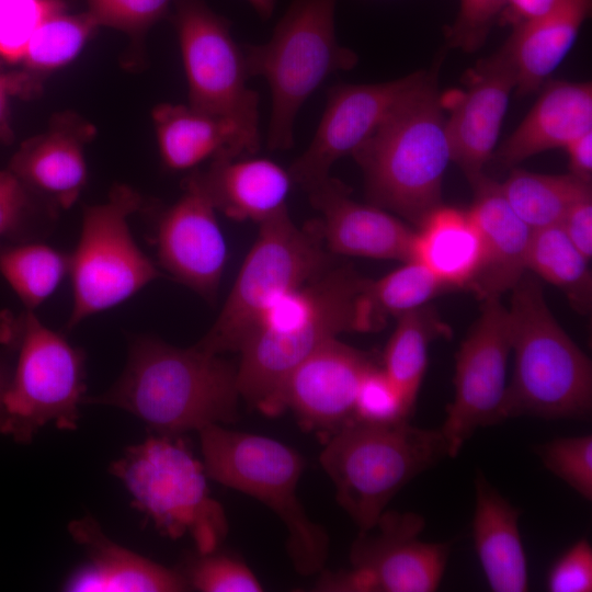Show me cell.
<instances>
[{
    "label": "cell",
    "mask_w": 592,
    "mask_h": 592,
    "mask_svg": "<svg viewBox=\"0 0 592 592\" xmlns=\"http://www.w3.org/2000/svg\"><path fill=\"white\" fill-rule=\"evenodd\" d=\"M369 284L351 265L333 264L287 296L288 314L269 311L238 351L240 398L265 415H277L287 378L314 351L344 332L380 330L387 317Z\"/></svg>",
    "instance_id": "obj_1"
},
{
    "label": "cell",
    "mask_w": 592,
    "mask_h": 592,
    "mask_svg": "<svg viewBox=\"0 0 592 592\" xmlns=\"http://www.w3.org/2000/svg\"><path fill=\"white\" fill-rule=\"evenodd\" d=\"M239 398L237 366L220 354L137 337L118 380L83 402L123 409L156 434L180 436L236 422Z\"/></svg>",
    "instance_id": "obj_2"
},
{
    "label": "cell",
    "mask_w": 592,
    "mask_h": 592,
    "mask_svg": "<svg viewBox=\"0 0 592 592\" xmlns=\"http://www.w3.org/2000/svg\"><path fill=\"white\" fill-rule=\"evenodd\" d=\"M436 73L422 81L352 156L371 204L418 226L442 204L452 162Z\"/></svg>",
    "instance_id": "obj_3"
},
{
    "label": "cell",
    "mask_w": 592,
    "mask_h": 592,
    "mask_svg": "<svg viewBox=\"0 0 592 592\" xmlns=\"http://www.w3.org/2000/svg\"><path fill=\"white\" fill-rule=\"evenodd\" d=\"M508 308L514 366L501 422L530 415L585 417L592 407V366L551 314L540 281L527 271Z\"/></svg>",
    "instance_id": "obj_4"
},
{
    "label": "cell",
    "mask_w": 592,
    "mask_h": 592,
    "mask_svg": "<svg viewBox=\"0 0 592 592\" xmlns=\"http://www.w3.org/2000/svg\"><path fill=\"white\" fill-rule=\"evenodd\" d=\"M445 457L448 446L440 429L418 428L408 420L389 424L354 420L326 437L319 462L338 504L364 532L408 482Z\"/></svg>",
    "instance_id": "obj_5"
},
{
    "label": "cell",
    "mask_w": 592,
    "mask_h": 592,
    "mask_svg": "<svg viewBox=\"0 0 592 592\" xmlns=\"http://www.w3.org/2000/svg\"><path fill=\"white\" fill-rule=\"evenodd\" d=\"M203 465L208 478L252 497L283 523L286 550L296 572L308 577L323 570L330 538L310 520L297 497L303 456L267 437L212 424L198 431Z\"/></svg>",
    "instance_id": "obj_6"
},
{
    "label": "cell",
    "mask_w": 592,
    "mask_h": 592,
    "mask_svg": "<svg viewBox=\"0 0 592 592\" xmlns=\"http://www.w3.org/2000/svg\"><path fill=\"white\" fill-rule=\"evenodd\" d=\"M338 0H292L270 41L244 45L248 77H262L271 92L266 145L286 150L294 144L298 112L331 75L355 66L357 56L338 43Z\"/></svg>",
    "instance_id": "obj_7"
},
{
    "label": "cell",
    "mask_w": 592,
    "mask_h": 592,
    "mask_svg": "<svg viewBox=\"0 0 592 592\" xmlns=\"http://www.w3.org/2000/svg\"><path fill=\"white\" fill-rule=\"evenodd\" d=\"M326 249L318 224L299 228L286 206L260 223L219 316L195 345L220 355L238 352L275 304L334 264Z\"/></svg>",
    "instance_id": "obj_8"
},
{
    "label": "cell",
    "mask_w": 592,
    "mask_h": 592,
    "mask_svg": "<svg viewBox=\"0 0 592 592\" xmlns=\"http://www.w3.org/2000/svg\"><path fill=\"white\" fill-rule=\"evenodd\" d=\"M0 333L16 352L0 405V434L24 444L48 423L76 430L87 390L84 352L43 325L33 310L5 321Z\"/></svg>",
    "instance_id": "obj_9"
},
{
    "label": "cell",
    "mask_w": 592,
    "mask_h": 592,
    "mask_svg": "<svg viewBox=\"0 0 592 592\" xmlns=\"http://www.w3.org/2000/svg\"><path fill=\"white\" fill-rule=\"evenodd\" d=\"M110 473L162 535L189 536L201 554L218 549L225 540V510L209 493L204 465L179 436L157 434L128 446Z\"/></svg>",
    "instance_id": "obj_10"
},
{
    "label": "cell",
    "mask_w": 592,
    "mask_h": 592,
    "mask_svg": "<svg viewBox=\"0 0 592 592\" xmlns=\"http://www.w3.org/2000/svg\"><path fill=\"white\" fill-rule=\"evenodd\" d=\"M140 206L136 191L116 185L106 202L84 208L80 238L69 254L73 305L68 329L121 304L161 276L129 229L128 218Z\"/></svg>",
    "instance_id": "obj_11"
},
{
    "label": "cell",
    "mask_w": 592,
    "mask_h": 592,
    "mask_svg": "<svg viewBox=\"0 0 592 592\" xmlns=\"http://www.w3.org/2000/svg\"><path fill=\"white\" fill-rule=\"evenodd\" d=\"M173 24L187 84L189 105L234 124L250 152L261 145L259 93L249 79L230 22L203 0H175Z\"/></svg>",
    "instance_id": "obj_12"
},
{
    "label": "cell",
    "mask_w": 592,
    "mask_h": 592,
    "mask_svg": "<svg viewBox=\"0 0 592 592\" xmlns=\"http://www.w3.org/2000/svg\"><path fill=\"white\" fill-rule=\"evenodd\" d=\"M423 516L385 511L368 531L358 532L350 548V568L320 571L316 588L328 592H433L449 556L446 543L420 538Z\"/></svg>",
    "instance_id": "obj_13"
},
{
    "label": "cell",
    "mask_w": 592,
    "mask_h": 592,
    "mask_svg": "<svg viewBox=\"0 0 592 592\" xmlns=\"http://www.w3.org/2000/svg\"><path fill=\"white\" fill-rule=\"evenodd\" d=\"M480 315L456 354L454 396L440 428L456 457L480 428L501 422L511 353L509 311L500 297L482 300Z\"/></svg>",
    "instance_id": "obj_14"
},
{
    "label": "cell",
    "mask_w": 592,
    "mask_h": 592,
    "mask_svg": "<svg viewBox=\"0 0 592 592\" xmlns=\"http://www.w3.org/2000/svg\"><path fill=\"white\" fill-rule=\"evenodd\" d=\"M426 71L377 83H342L328 90L327 104L308 148L292 163L293 183L306 191L330 175L340 158L353 155L422 81Z\"/></svg>",
    "instance_id": "obj_15"
},
{
    "label": "cell",
    "mask_w": 592,
    "mask_h": 592,
    "mask_svg": "<svg viewBox=\"0 0 592 592\" xmlns=\"http://www.w3.org/2000/svg\"><path fill=\"white\" fill-rule=\"evenodd\" d=\"M375 364L368 353L338 338L327 341L287 378L280 399L281 413L291 410L305 430L329 436L355 420L360 383Z\"/></svg>",
    "instance_id": "obj_16"
},
{
    "label": "cell",
    "mask_w": 592,
    "mask_h": 592,
    "mask_svg": "<svg viewBox=\"0 0 592 592\" xmlns=\"http://www.w3.org/2000/svg\"><path fill=\"white\" fill-rule=\"evenodd\" d=\"M159 263L173 278L212 299L227 261L216 209L191 174L181 197L161 215L156 234Z\"/></svg>",
    "instance_id": "obj_17"
},
{
    "label": "cell",
    "mask_w": 592,
    "mask_h": 592,
    "mask_svg": "<svg viewBox=\"0 0 592 592\" xmlns=\"http://www.w3.org/2000/svg\"><path fill=\"white\" fill-rule=\"evenodd\" d=\"M513 90V69L499 50L476 66L467 89L452 106L446 118L452 161L470 183L483 175L494 153Z\"/></svg>",
    "instance_id": "obj_18"
},
{
    "label": "cell",
    "mask_w": 592,
    "mask_h": 592,
    "mask_svg": "<svg viewBox=\"0 0 592 592\" xmlns=\"http://www.w3.org/2000/svg\"><path fill=\"white\" fill-rule=\"evenodd\" d=\"M307 192L321 215L318 227L332 254L411 260L414 229L388 210L354 201L350 189L331 175Z\"/></svg>",
    "instance_id": "obj_19"
},
{
    "label": "cell",
    "mask_w": 592,
    "mask_h": 592,
    "mask_svg": "<svg viewBox=\"0 0 592 592\" xmlns=\"http://www.w3.org/2000/svg\"><path fill=\"white\" fill-rule=\"evenodd\" d=\"M94 127L72 113L58 114L49 128L25 141L10 170L53 206L70 207L87 181L84 145Z\"/></svg>",
    "instance_id": "obj_20"
},
{
    "label": "cell",
    "mask_w": 592,
    "mask_h": 592,
    "mask_svg": "<svg viewBox=\"0 0 592 592\" xmlns=\"http://www.w3.org/2000/svg\"><path fill=\"white\" fill-rule=\"evenodd\" d=\"M88 562L64 584L73 592H183L191 590L184 574L147 559L113 542L91 516L68 525Z\"/></svg>",
    "instance_id": "obj_21"
},
{
    "label": "cell",
    "mask_w": 592,
    "mask_h": 592,
    "mask_svg": "<svg viewBox=\"0 0 592 592\" xmlns=\"http://www.w3.org/2000/svg\"><path fill=\"white\" fill-rule=\"evenodd\" d=\"M469 213L482 241V262L468 288L481 300L511 291L527 270L533 230L516 215L500 184L485 174L470 183Z\"/></svg>",
    "instance_id": "obj_22"
},
{
    "label": "cell",
    "mask_w": 592,
    "mask_h": 592,
    "mask_svg": "<svg viewBox=\"0 0 592 592\" xmlns=\"http://www.w3.org/2000/svg\"><path fill=\"white\" fill-rule=\"evenodd\" d=\"M193 174L216 210L234 220L259 224L286 206L293 184L288 170L250 156L218 157Z\"/></svg>",
    "instance_id": "obj_23"
},
{
    "label": "cell",
    "mask_w": 592,
    "mask_h": 592,
    "mask_svg": "<svg viewBox=\"0 0 592 592\" xmlns=\"http://www.w3.org/2000/svg\"><path fill=\"white\" fill-rule=\"evenodd\" d=\"M592 130V84L555 81L545 87L534 105L497 151L508 167L540 152L562 148Z\"/></svg>",
    "instance_id": "obj_24"
},
{
    "label": "cell",
    "mask_w": 592,
    "mask_h": 592,
    "mask_svg": "<svg viewBox=\"0 0 592 592\" xmlns=\"http://www.w3.org/2000/svg\"><path fill=\"white\" fill-rule=\"evenodd\" d=\"M474 486V546L489 588L525 592L528 568L519 527L521 511L482 473H477Z\"/></svg>",
    "instance_id": "obj_25"
},
{
    "label": "cell",
    "mask_w": 592,
    "mask_h": 592,
    "mask_svg": "<svg viewBox=\"0 0 592 592\" xmlns=\"http://www.w3.org/2000/svg\"><path fill=\"white\" fill-rule=\"evenodd\" d=\"M592 0H563L548 14L513 27L501 49L515 78V91L542 87L571 50L591 12Z\"/></svg>",
    "instance_id": "obj_26"
},
{
    "label": "cell",
    "mask_w": 592,
    "mask_h": 592,
    "mask_svg": "<svg viewBox=\"0 0 592 592\" xmlns=\"http://www.w3.org/2000/svg\"><path fill=\"white\" fill-rule=\"evenodd\" d=\"M152 121L160 157L171 170H190L218 157L252 155L234 124L189 104H159Z\"/></svg>",
    "instance_id": "obj_27"
},
{
    "label": "cell",
    "mask_w": 592,
    "mask_h": 592,
    "mask_svg": "<svg viewBox=\"0 0 592 592\" xmlns=\"http://www.w3.org/2000/svg\"><path fill=\"white\" fill-rule=\"evenodd\" d=\"M482 257L481 237L468 209L441 204L414 229L411 260L423 264L446 288H468Z\"/></svg>",
    "instance_id": "obj_28"
},
{
    "label": "cell",
    "mask_w": 592,
    "mask_h": 592,
    "mask_svg": "<svg viewBox=\"0 0 592 592\" xmlns=\"http://www.w3.org/2000/svg\"><path fill=\"white\" fill-rule=\"evenodd\" d=\"M501 192L516 215L532 229L558 226L579 201L591 197V183L568 174H542L514 169Z\"/></svg>",
    "instance_id": "obj_29"
},
{
    "label": "cell",
    "mask_w": 592,
    "mask_h": 592,
    "mask_svg": "<svg viewBox=\"0 0 592 592\" xmlns=\"http://www.w3.org/2000/svg\"><path fill=\"white\" fill-rule=\"evenodd\" d=\"M382 368L413 408L428 367L430 343L449 329L426 305L397 317Z\"/></svg>",
    "instance_id": "obj_30"
},
{
    "label": "cell",
    "mask_w": 592,
    "mask_h": 592,
    "mask_svg": "<svg viewBox=\"0 0 592 592\" xmlns=\"http://www.w3.org/2000/svg\"><path fill=\"white\" fill-rule=\"evenodd\" d=\"M589 262L559 225L533 230L527 270L558 287L580 314H588L591 308L592 276Z\"/></svg>",
    "instance_id": "obj_31"
},
{
    "label": "cell",
    "mask_w": 592,
    "mask_h": 592,
    "mask_svg": "<svg viewBox=\"0 0 592 592\" xmlns=\"http://www.w3.org/2000/svg\"><path fill=\"white\" fill-rule=\"evenodd\" d=\"M69 271V254L37 241L0 248V275L27 310L45 301Z\"/></svg>",
    "instance_id": "obj_32"
},
{
    "label": "cell",
    "mask_w": 592,
    "mask_h": 592,
    "mask_svg": "<svg viewBox=\"0 0 592 592\" xmlns=\"http://www.w3.org/2000/svg\"><path fill=\"white\" fill-rule=\"evenodd\" d=\"M98 26L88 12L69 14L62 8L37 27L21 64L35 76L64 67L79 55Z\"/></svg>",
    "instance_id": "obj_33"
},
{
    "label": "cell",
    "mask_w": 592,
    "mask_h": 592,
    "mask_svg": "<svg viewBox=\"0 0 592 592\" xmlns=\"http://www.w3.org/2000/svg\"><path fill=\"white\" fill-rule=\"evenodd\" d=\"M446 287L418 261L409 260L378 280H371L373 300L386 316L399 317L421 308Z\"/></svg>",
    "instance_id": "obj_34"
},
{
    "label": "cell",
    "mask_w": 592,
    "mask_h": 592,
    "mask_svg": "<svg viewBox=\"0 0 592 592\" xmlns=\"http://www.w3.org/2000/svg\"><path fill=\"white\" fill-rule=\"evenodd\" d=\"M190 589L202 592H260L263 587L240 558L218 549L197 553L183 573Z\"/></svg>",
    "instance_id": "obj_35"
},
{
    "label": "cell",
    "mask_w": 592,
    "mask_h": 592,
    "mask_svg": "<svg viewBox=\"0 0 592 592\" xmlns=\"http://www.w3.org/2000/svg\"><path fill=\"white\" fill-rule=\"evenodd\" d=\"M62 8L59 0H0V59L21 64L37 27Z\"/></svg>",
    "instance_id": "obj_36"
},
{
    "label": "cell",
    "mask_w": 592,
    "mask_h": 592,
    "mask_svg": "<svg viewBox=\"0 0 592 592\" xmlns=\"http://www.w3.org/2000/svg\"><path fill=\"white\" fill-rule=\"evenodd\" d=\"M544 467L583 499L592 500V436L558 437L537 448Z\"/></svg>",
    "instance_id": "obj_37"
},
{
    "label": "cell",
    "mask_w": 592,
    "mask_h": 592,
    "mask_svg": "<svg viewBox=\"0 0 592 592\" xmlns=\"http://www.w3.org/2000/svg\"><path fill=\"white\" fill-rule=\"evenodd\" d=\"M413 408L382 366L373 365L363 376L354 405L355 420L389 424L407 420Z\"/></svg>",
    "instance_id": "obj_38"
},
{
    "label": "cell",
    "mask_w": 592,
    "mask_h": 592,
    "mask_svg": "<svg viewBox=\"0 0 592 592\" xmlns=\"http://www.w3.org/2000/svg\"><path fill=\"white\" fill-rule=\"evenodd\" d=\"M175 0H87L96 24L140 35L162 19Z\"/></svg>",
    "instance_id": "obj_39"
},
{
    "label": "cell",
    "mask_w": 592,
    "mask_h": 592,
    "mask_svg": "<svg viewBox=\"0 0 592 592\" xmlns=\"http://www.w3.org/2000/svg\"><path fill=\"white\" fill-rule=\"evenodd\" d=\"M503 0H459V9L447 33L451 46L475 52L498 23Z\"/></svg>",
    "instance_id": "obj_40"
},
{
    "label": "cell",
    "mask_w": 592,
    "mask_h": 592,
    "mask_svg": "<svg viewBox=\"0 0 592 592\" xmlns=\"http://www.w3.org/2000/svg\"><path fill=\"white\" fill-rule=\"evenodd\" d=\"M546 587L550 592L592 591V547L587 539L576 542L556 560Z\"/></svg>",
    "instance_id": "obj_41"
},
{
    "label": "cell",
    "mask_w": 592,
    "mask_h": 592,
    "mask_svg": "<svg viewBox=\"0 0 592 592\" xmlns=\"http://www.w3.org/2000/svg\"><path fill=\"white\" fill-rule=\"evenodd\" d=\"M30 208V190L10 169L0 171V237L21 227Z\"/></svg>",
    "instance_id": "obj_42"
},
{
    "label": "cell",
    "mask_w": 592,
    "mask_h": 592,
    "mask_svg": "<svg viewBox=\"0 0 592 592\" xmlns=\"http://www.w3.org/2000/svg\"><path fill=\"white\" fill-rule=\"evenodd\" d=\"M559 226L573 246L590 260L592 255V196L571 206Z\"/></svg>",
    "instance_id": "obj_43"
},
{
    "label": "cell",
    "mask_w": 592,
    "mask_h": 592,
    "mask_svg": "<svg viewBox=\"0 0 592 592\" xmlns=\"http://www.w3.org/2000/svg\"><path fill=\"white\" fill-rule=\"evenodd\" d=\"M39 91L37 76L29 72H0V139L11 137L9 125V103L14 95H32Z\"/></svg>",
    "instance_id": "obj_44"
},
{
    "label": "cell",
    "mask_w": 592,
    "mask_h": 592,
    "mask_svg": "<svg viewBox=\"0 0 592 592\" xmlns=\"http://www.w3.org/2000/svg\"><path fill=\"white\" fill-rule=\"evenodd\" d=\"M563 0H503L498 23L512 29L537 20L555 10Z\"/></svg>",
    "instance_id": "obj_45"
},
{
    "label": "cell",
    "mask_w": 592,
    "mask_h": 592,
    "mask_svg": "<svg viewBox=\"0 0 592 592\" xmlns=\"http://www.w3.org/2000/svg\"><path fill=\"white\" fill-rule=\"evenodd\" d=\"M570 173L591 183L592 179V130L582 134L565 147Z\"/></svg>",
    "instance_id": "obj_46"
},
{
    "label": "cell",
    "mask_w": 592,
    "mask_h": 592,
    "mask_svg": "<svg viewBox=\"0 0 592 592\" xmlns=\"http://www.w3.org/2000/svg\"><path fill=\"white\" fill-rule=\"evenodd\" d=\"M251 7L254 9V11L263 19L267 20L272 16L274 8H275V0H247Z\"/></svg>",
    "instance_id": "obj_47"
},
{
    "label": "cell",
    "mask_w": 592,
    "mask_h": 592,
    "mask_svg": "<svg viewBox=\"0 0 592 592\" xmlns=\"http://www.w3.org/2000/svg\"><path fill=\"white\" fill-rule=\"evenodd\" d=\"M11 373L12 369L9 368L4 361L0 360V405L10 383Z\"/></svg>",
    "instance_id": "obj_48"
}]
</instances>
